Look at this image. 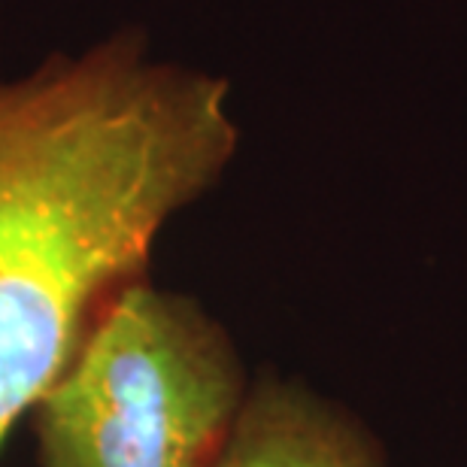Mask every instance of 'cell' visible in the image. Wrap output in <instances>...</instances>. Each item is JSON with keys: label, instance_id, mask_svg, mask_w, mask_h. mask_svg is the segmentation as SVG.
Returning a JSON list of instances; mask_svg holds the SVG:
<instances>
[{"label": "cell", "instance_id": "1", "mask_svg": "<svg viewBox=\"0 0 467 467\" xmlns=\"http://www.w3.org/2000/svg\"><path fill=\"white\" fill-rule=\"evenodd\" d=\"M234 152L225 82L137 34L0 86V450Z\"/></svg>", "mask_w": 467, "mask_h": 467}, {"label": "cell", "instance_id": "2", "mask_svg": "<svg viewBox=\"0 0 467 467\" xmlns=\"http://www.w3.org/2000/svg\"><path fill=\"white\" fill-rule=\"evenodd\" d=\"M249 370L189 295L125 285L31 407L40 467H213Z\"/></svg>", "mask_w": 467, "mask_h": 467}, {"label": "cell", "instance_id": "3", "mask_svg": "<svg viewBox=\"0 0 467 467\" xmlns=\"http://www.w3.org/2000/svg\"><path fill=\"white\" fill-rule=\"evenodd\" d=\"M213 467H391L358 416L304 379L258 373L249 379Z\"/></svg>", "mask_w": 467, "mask_h": 467}]
</instances>
